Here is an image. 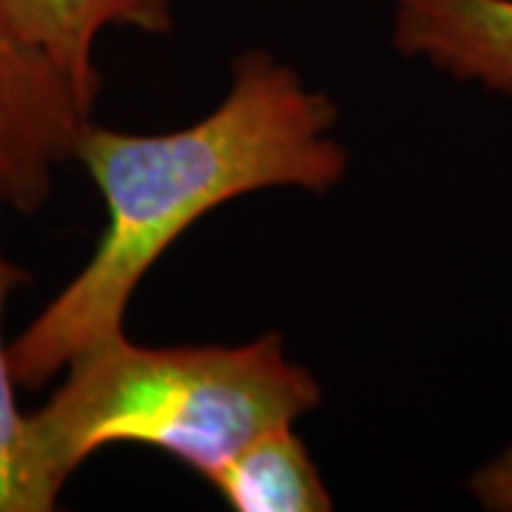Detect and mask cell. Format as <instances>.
Instances as JSON below:
<instances>
[{"instance_id":"6da1fadb","label":"cell","mask_w":512,"mask_h":512,"mask_svg":"<svg viewBox=\"0 0 512 512\" xmlns=\"http://www.w3.org/2000/svg\"><path fill=\"white\" fill-rule=\"evenodd\" d=\"M339 106L265 49L242 52L231 86L191 126L160 134L83 128L80 160L106 202V228L80 274L9 345L18 387L52 382L86 350L126 333L148 271L202 217L265 188L328 194L348 174Z\"/></svg>"},{"instance_id":"8992f818","label":"cell","mask_w":512,"mask_h":512,"mask_svg":"<svg viewBox=\"0 0 512 512\" xmlns=\"http://www.w3.org/2000/svg\"><path fill=\"white\" fill-rule=\"evenodd\" d=\"M208 484L237 512H328L325 478L293 424H276L239 447Z\"/></svg>"},{"instance_id":"3957f363","label":"cell","mask_w":512,"mask_h":512,"mask_svg":"<svg viewBox=\"0 0 512 512\" xmlns=\"http://www.w3.org/2000/svg\"><path fill=\"white\" fill-rule=\"evenodd\" d=\"M92 109L55 57L0 15V208H43Z\"/></svg>"},{"instance_id":"ba28073f","label":"cell","mask_w":512,"mask_h":512,"mask_svg":"<svg viewBox=\"0 0 512 512\" xmlns=\"http://www.w3.org/2000/svg\"><path fill=\"white\" fill-rule=\"evenodd\" d=\"M467 490L481 510L512 512V444L478 467L467 481Z\"/></svg>"},{"instance_id":"52a82bcc","label":"cell","mask_w":512,"mask_h":512,"mask_svg":"<svg viewBox=\"0 0 512 512\" xmlns=\"http://www.w3.org/2000/svg\"><path fill=\"white\" fill-rule=\"evenodd\" d=\"M29 274L0 251V512H49L57 507L60 490L46 478L32 441L29 416L15 402V373L9 345L3 342V311L9 293Z\"/></svg>"},{"instance_id":"7a4b0ae2","label":"cell","mask_w":512,"mask_h":512,"mask_svg":"<svg viewBox=\"0 0 512 512\" xmlns=\"http://www.w3.org/2000/svg\"><path fill=\"white\" fill-rule=\"evenodd\" d=\"M63 373L60 390L29 413L37 461L60 493L111 444L154 447L208 481L262 430L322 404L316 376L288 359L279 333L180 348H146L123 333Z\"/></svg>"},{"instance_id":"277c9868","label":"cell","mask_w":512,"mask_h":512,"mask_svg":"<svg viewBox=\"0 0 512 512\" xmlns=\"http://www.w3.org/2000/svg\"><path fill=\"white\" fill-rule=\"evenodd\" d=\"M390 15L399 55L512 97V0H390Z\"/></svg>"},{"instance_id":"5b68a950","label":"cell","mask_w":512,"mask_h":512,"mask_svg":"<svg viewBox=\"0 0 512 512\" xmlns=\"http://www.w3.org/2000/svg\"><path fill=\"white\" fill-rule=\"evenodd\" d=\"M0 15L55 57L89 100H97L94 46L100 35L114 26L165 35L174 26V0H0Z\"/></svg>"}]
</instances>
